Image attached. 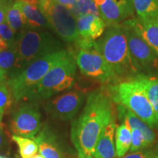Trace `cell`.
Segmentation results:
<instances>
[{
    "label": "cell",
    "mask_w": 158,
    "mask_h": 158,
    "mask_svg": "<svg viewBox=\"0 0 158 158\" xmlns=\"http://www.w3.org/2000/svg\"><path fill=\"white\" fill-rule=\"evenodd\" d=\"M54 1L59 4V5L67 7V8L70 10L73 7L76 0H54Z\"/></svg>",
    "instance_id": "cell-31"
},
{
    "label": "cell",
    "mask_w": 158,
    "mask_h": 158,
    "mask_svg": "<svg viewBox=\"0 0 158 158\" xmlns=\"http://www.w3.org/2000/svg\"><path fill=\"white\" fill-rule=\"evenodd\" d=\"M69 54L62 50L37 59L24 69L9 76L7 85L12 97L16 102L26 100L31 90L42 80L53 67L58 64Z\"/></svg>",
    "instance_id": "cell-5"
},
{
    "label": "cell",
    "mask_w": 158,
    "mask_h": 158,
    "mask_svg": "<svg viewBox=\"0 0 158 158\" xmlns=\"http://www.w3.org/2000/svg\"><path fill=\"white\" fill-rule=\"evenodd\" d=\"M94 47L102 55L116 78L137 74L142 68L130 54L123 29L120 24L109 26Z\"/></svg>",
    "instance_id": "cell-2"
},
{
    "label": "cell",
    "mask_w": 158,
    "mask_h": 158,
    "mask_svg": "<svg viewBox=\"0 0 158 158\" xmlns=\"http://www.w3.org/2000/svg\"><path fill=\"white\" fill-rule=\"evenodd\" d=\"M117 109L119 117H123L124 121L127 122L130 127H135L139 130L143 136L148 147H151L152 144H153L156 141L155 133L151 130V128L133 112L124 106L118 105Z\"/></svg>",
    "instance_id": "cell-17"
},
{
    "label": "cell",
    "mask_w": 158,
    "mask_h": 158,
    "mask_svg": "<svg viewBox=\"0 0 158 158\" xmlns=\"http://www.w3.org/2000/svg\"><path fill=\"white\" fill-rule=\"evenodd\" d=\"M14 2L15 0H0V24L5 21L7 12Z\"/></svg>",
    "instance_id": "cell-30"
},
{
    "label": "cell",
    "mask_w": 158,
    "mask_h": 158,
    "mask_svg": "<svg viewBox=\"0 0 158 158\" xmlns=\"http://www.w3.org/2000/svg\"><path fill=\"white\" fill-rule=\"evenodd\" d=\"M115 147L116 157H124L131 146V130L126 122L116 127L115 133Z\"/></svg>",
    "instance_id": "cell-20"
},
{
    "label": "cell",
    "mask_w": 158,
    "mask_h": 158,
    "mask_svg": "<svg viewBox=\"0 0 158 158\" xmlns=\"http://www.w3.org/2000/svg\"><path fill=\"white\" fill-rule=\"evenodd\" d=\"M25 1L29 2H31V3H35V4H36L37 0H25Z\"/></svg>",
    "instance_id": "cell-37"
},
{
    "label": "cell",
    "mask_w": 158,
    "mask_h": 158,
    "mask_svg": "<svg viewBox=\"0 0 158 158\" xmlns=\"http://www.w3.org/2000/svg\"><path fill=\"white\" fill-rule=\"evenodd\" d=\"M114 118L115 108L108 91L98 89L88 94L81 114L71 126V141L78 158H93L99 136Z\"/></svg>",
    "instance_id": "cell-1"
},
{
    "label": "cell",
    "mask_w": 158,
    "mask_h": 158,
    "mask_svg": "<svg viewBox=\"0 0 158 158\" xmlns=\"http://www.w3.org/2000/svg\"><path fill=\"white\" fill-rule=\"evenodd\" d=\"M41 115L35 104L21 106L10 121V130L15 135L33 138L40 131Z\"/></svg>",
    "instance_id": "cell-11"
},
{
    "label": "cell",
    "mask_w": 158,
    "mask_h": 158,
    "mask_svg": "<svg viewBox=\"0 0 158 158\" xmlns=\"http://www.w3.org/2000/svg\"><path fill=\"white\" fill-rule=\"evenodd\" d=\"M0 158H8V157H5V156H2V155H0Z\"/></svg>",
    "instance_id": "cell-38"
},
{
    "label": "cell",
    "mask_w": 158,
    "mask_h": 158,
    "mask_svg": "<svg viewBox=\"0 0 158 158\" xmlns=\"http://www.w3.org/2000/svg\"><path fill=\"white\" fill-rule=\"evenodd\" d=\"M75 57L69 52L68 56L53 67L42 80L27 95L26 100L39 102L73 87L76 73Z\"/></svg>",
    "instance_id": "cell-6"
},
{
    "label": "cell",
    "mask_w": 158,
    "mask_h": 158,
    "mask_svg": "<svg viewBox=\"0 0 158 158\" xmlns=\"http://www.w3.org/2000/svg\"><path fill=\"white\" fill-rule=\"evenodd\" d=\"M12 94L7 83L0 84V109L4 112L8 110L12 102Z\"/></svg>",
    "instance_id": "cell-27"
},
{
    "label": "cell",
    "mask_w": 158,
    "mask_h": 158,
    "mask_svg": "<svg viewBox=\"0 0 158 158\" xmlns=\"http://www.w3.org/2000/svg\"><path fill=\"white\" fill-rule=\"evenodd\" d=\"M99 15L109 27L124 22L134 13L131 0H94Z\"/></svg>",
    "instance_id": "cell-12"
},
{
    "label": "cell",
    "mask_w": 158,
    "mask_h": 158,
    "mask_svg": "<svg viewBox=\"0 0 158 158\" xmlns=\"http://www.w3.org/2000/svg\"><path fill=\"white\" fill-rule=\"evenodd\" d=\"M108 92L114 102L133 112L150 128H158V115L135 78L110 86Z\"/></svg>",
    "instance_id": "cell-4"
},
{
    "label": "cell",
    "mask_w": 158,
    "mask_h": 158,
    "mask_svg": "<svg viewBox=\"0 0 158 158\" xmlns=\"http://www.w3.org/2000/svg\"><path fill=\"white\" fill-rule=\"evenodd\" d=\"M32 139L37 143L38 152L43 158H64L56 138L48 128H43Z\"/></svg>",
    "instance_id": "cell-16"
},
{
    "label": "cell",
    "mask_w": 158,
    "mask_h": 158,
    "mask_svg": "<svg viewBox=\"0 0 158 158\" xmlns=\"http://www.w3.org/2000/svg\"><path fill=\"white\" fill-rule=\"evenodd\" d=\"M85 98L86 92L84 91L71 90L49 100L45 103L44 109L53 118L68 121L72 119L78 114Z\"/></svg>",
    "instance_id": "cell-10"
},
{
    "label": "cell",
    "mask_w": 158,
    "mask_h": 158,
    "mask_svg": "<svg viewBox=\"0 0 158 158\" xmlns=\"http://www.w3.org/2000/svg\"><path fill=\"white\" fill-rule=\"evenodd\" d=\"M77 30L79 38L88 41H95L103 35L106 23L99 15H82L76 18Z\"/></svg>",
    "instance_id": "cell-13"
},
{
    "label": "cell",
    "mask_w": 158,
    "mask_h": 158,
    "mask_svg": "<svg viewBox=\"0 0 158 158\" xmlns=\"http://www.w3.org/2000/svg\"><path fill=\"white\" fill-rule=\"evenodd\" d=\"M121 26L133 58L146 70H158V55L140 32L137 19H128L121 23Z\"/></svg>",
    "instance_id": "cell-8"
},
{
    "label": "cell",
    "mask_w": 158,
    "mask_h": 158,
    "mask_svg": "<svg viewBox=\"0 0 158 158\" xmlns=\"http://www.w3.org/2000/svg\"><path fill=\"white\" fill-rule=\"evenodd\" d=\"M116 128L114 120L103 128L97 141L93 158H116L114 143Z\"/></svg>",
    "instance_id": "cell-15"
},
{
    "label": "cell",
    "mask_w": 158,
    "mask_h": 158,
    "mask_svg": "<svg viewBox=\"0 0 158 158\" xmlns=\"http://www.w3.org/2000/svg\"><path fill=\"white\" fill-rule=\"evenodd\" d=\"M4 135L2 132V128H0V149L3 147L4 144Z\"/></svg>",
    "instance_id": "cell-34"
},
{
    "label": "cell",
    "mask_w": 158,
    "mask_h": 158,
    "mask_svg": "<svg viewBox=\"0 0 158 158\" xmlns=\"http://www.w3.org/2000/svg\"><path fill=\"white\" fill-rule=\"evenodd\" d=\"M16 63L15 45L7 50L0 51V68L7 75V78L14 72Z\"/></svg>",
    "instance_id": "cell-24"
},
{
    "label": "cell",
    "mask_w": 158,
    "mask_h": 158,
    "mask_svg": "<svg viewBox=\"0 0 158 158\" xmlns=\"http://www.w3.org/2000/svg\"><path fill=\"white\" fill-rule=\"evenodd\" d=\"M140 32L158 55V19L140 20L137 19Z\"/></svg>",
    "instance_id": "cell-19"
},
{
    "label": "cell",
    "mask_w": 158,
    "mask_h": 158,
    "mask_svg": "<svg viewBox=\"0 0 158 158\" xmlns=\"http://www.w3.org/2000/svg\"><path fill=\"white\" fill-rule=\"evenodd\" d=\"M5 22L14 31L15 34L27 29V23L25 18L21 10L14 2L13 5L7 12Z\"/></svg>",
    "instance_id": "cell-22"
},
{
    "label": "cell",
    "mask_w": 158,
    "mask_h": 158,
    "mask_svg": "<svg viewBox=\"0 0 158 158\" xmlns=\"http://www.w3.org/2000/svg\"><path fill=\"white\" fill-rule=\"evenodd\" d=\"M15 2L19 6L25 18L27 29H51L46 18L37 4L29 2L25 0H15Z\"/></svg>",
    "instance_id": "cell-14"
},
{
    "label": "cell",
    "mask_w": 158,
    "mask_h": 158,
    "mask_svg": "<svg viewBox=\"0 0 158 158\" xmlns=\"http://www.w3.org/2000/svg\"><path fill=\"white\" fill-rule=\"evenodd\" d=\"M121 158H158V147L137 152H132Z\"/></svg>",
    "instance_id": "cell-29"
},
{
    "label": "cell",
    "mask_w": 158,
    "mask_h": 158,
    "mask_svg": "<svg viewBox=\"0 0 158 158\" xmlns=\"http://www.w3.org/2000/svg\"><path fill=\"white\" fill-rule=\"evenodd\" d=\"M75 59L77 66L84 76L96 79L102 84L117 79L113 70L94 47L79 49Z\"/></svg>",
    "instance_id": "cell-9"
},
{
    "label": "cell",
    "mask_w": 158,
    "mask_h": 158,
    "mask_svg": "<svg viewBox=\"0 0 158 158\" xmlns=\"http://www.w3.org/2000/svg\"><path fill=\"white\" fill-rule=\"evenodd\" d=\"M12 138L19 147V154L21 158H29L38 152L37 144L32 138L15 135H13Z\"/></svg>",
    "instance_id": "cell-23"
},
{
    "label": "cell",
    "mask_w": 158,
    "mask_h": 158,
    "mask_svg": "<svg viewBox=\"0 0 158 158\" xmlns=\"http://www.w3.org/2000/svg\"><path fill=\"white\" fill-rule=\"evenodd\" d=\"M143 89L150 104L158 115V78L138 74L134 77Z\"/></svg>",
    "instance_id": "cell-18"
},
{
    "label": "cell",
    "mask_w": 158,
    "mask_h": 158,
    "mask_svg": "<svg viewBox=\"0 0 158 158\" xmlns=\"http://www.w3.org/2000/svg\"><path fill=\"white\" fill-rule=\"evenodd\" d=\"M138 19H158V0H131Z\"/></svg>",
    "instance_id": "cell-21"
},
{
    "label": "cell",
    "mask_w": 158,
    "mask_h": 158,
    "mask_svg": "<svg viewBox=\"0 0 158 158\" xmlns=\"http://www.w3.org/2000/svg\"><path fill=\"white\" fill-rule=\"evenodd\" d=\"M10 48L9 45H7V43L3 39H2L0 37V51H4L7 50V49Z\"/></svg>",
    "instance_id": "cell-33"
},
{
    "label": "cell",
    "mask_w": 158,
    "mask_h": 158,
    "mask_svg": "<svg viewBox=\"0 0 158 158\" xmlns=\"http://www.w3.org/2000/svg\"><path fill=\"white\" fill-rule=\"evenodd\" d=\"M36 4L46 18L52 29L67 43L76 44L79 40L76 19L70 10L54 0H37Z\"/></svg>",
    "instance_id": "cell-7"
},
{
    "label": "cell",
    "mask_w": 158,
    "mask_h": 158,
    "mask_svg": "<svg viewBox=\"0 0 158 158\" xmlns=\"http://www.w3.org/2000/svg\"><path fill=\"white\" fill-rule=\"evenodd\" d=\"M16 63L14 72L47 55L63 50L62 43L47 30L26 29L18 34L15 43Z\"/></svg>",
    "instance_id": "cell-3"
},
{
    "label": "cell",
    "mask_w": 158,
    "mask_h": 158,
    "mask_svg": "<svg viewBox=\"0 0 158 158\" xmlns=\"http://www.w3.org/2000/svg\"><path fill=\"white\" fill-rule=\"evenodd\" d=\"M7 81V75L2 69L0 68V84L6 83Z\"/></svg>",
    "instance_id": "cell-32"
},
{
    "label": "cell",
    "mask_w": 158,
    "mask_h": 158,
    "mask_svg": "<svg viewBox=\"0 0 158 158\" xmlns=\"http://www.w3.org/2000/svg\"><path fill=\"white\" fill-rule=\"evenodd\" d=\"M4 114H5V112L0 109V128H2V117Z\"/></svg>",
    "instance_id": "cell-35"
},
{
    "label": "cell",
    "mask_w": 158,
    "mask_h": 158,
    "mask_svg": "<svg viewBox=\"0 0 158 158\" xmlns=\"http://www.w3.org/2000/svg\"><path fill=\"white\" fill-rule=\"evenodd\" d=\"M70 11L76 19L80 15L86 14L99 15L98 8L94 0H76L73 7L70 10Z\"/></svg>",
    "instance_id": "cell-25"
},
{
    "label": "cell",
    "mask_w": 158,
    "mask_h": 158,
    "mask_svg": "<svg viewBox=\"0 0 158 158\" xmlns=\"http://www.w3.org/2000/svg\"><path fill=\"white\" fill-rule=\"evenodd\" d=\"M130 130H131V146H130V151L133 152L139 149L148 147L141 132L135 127H130Z\"/></svg>",
    "instance_id": "cell-26"
},
{
    "label": "cell",
    "mask_w": 158,
    "mask_h": 158,
    "mask_svg": "<svg viewBox=\"0 0 158 158\" xmlns=\"http://www.w3.org/2000/svg\"><path fill=\"white\" fill-rule=\"evenodd\" d=\"M29 158H43V157L40 153H37V154H35V155L31 156V157Z\"/></svg>",
    "instance_id": "cell-36"
},
{
    "label": "cell",
    "mask_w": 158,
    "mask_h": 158,
    "mask_svg": "<svg viewBox=\"0 0 158 158\" xmlns=\"http://www.w3.org/2000/svg\"><path fill=\"white\" fill-rule=\"evenodd\" d=\"M0 37L7 43L10 48L15 45L16 40L15 33L5 21L0 24Z\"/></svg>",
    "instance_id": "cell-28"
}]
</instances>
